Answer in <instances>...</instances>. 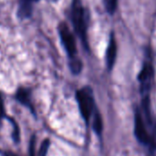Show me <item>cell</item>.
<instances>
[{"label": "cell", "mask_w": 156, "mask_h": 156, "mask_svg": "<svg viewBox=\"0 0 156 156\" xmlns=\"http://www.w3.org/2000/svg\"><path fill=\"white\" fill-rule=\"evenodd\" d=\"M4 112H5V111H4V103H3L2 96L0 94V118L2 116H4Z\"/></svg>", "instance_id": "14"}, {"label": "cell", "mask_w": 156, "mask_h": 156, "mask_svg": "<svg viewBox=\"0 0 156 156\" xmlns=\"http://www.w3.org/2000/svg\"><path fill=\"white\" fill-rule=\"evenodd\" d=\"M104 3H105V6H106L107 11L110 14H113L117 8L118 0H104Z\"/></svg>", "instance_id": "11"}, {"label": "cell", "mask_w": 156, "mask_h": 156, "mask_svg": "<svg viewBox=\"0 0 156 156\" xmlns=\"http://www.w3.org/2000/svg\"><path fill=\"white\" fill-rule=\"evenodd\" d=\"M102 127H103L102 119H101L100 113L96 112L95 116H94V119H93V129L98 134H100L101 133V131H102Z\"/></svg>", "instance_id": "10"}, {"label": "cell", "mask_w": 156, "mask_h": 156, "mask_svg": "<svg viewBox=\"0 0 156 156\" xmlns=\"http://www.w3.org/2000/svg\"><path fill=\"white\" fill-rule=\"evenodd\" d=\"M58 33L62 41V44L69 54L70 58H77V47H76V41L74 38L73 34L71 33L70 29L69 28L68 25L64 22L60 23L58 26Z\"/></svg>", "instance_id": "3"}, {"label": "cell", "mask_w": 156, "mask_h": 156, "mask_svg": "<svg viewBox=\"0 0 156 156\" xmlns=\"http://www.w3.org/2000/svg\"><path fill=\"white\" fill-rule=\"evenodd\" d=\"M48 147H49V141L47 139V140H45V141L42 143V144H41V146H40L39 150H38L37 156H46L47 155V153H48Z\"/></svg>", "instance_id": "12"}, {"label": "cell", "mask_w": 156, "mask_h": 156, "mask_svg": "<svg viewBox=\"0 0 156 156\" xmlns=\"http://www.w3.org/2000/svg\"><path fill=\"white\" fill-rule=\"evenodd\" d=\"M134 132H135V135L137 137V139L143 143V144H151L152 140H151V135L148 134V132L146 130L142 113L137 111L135 113V119H134Z\"/></svg>", "instance_id": "5"}, {"label": "cell", "mask_w": 156, "mask_h": 156, "mask_svg": "<svg viewBox=\"0 0 156 156\" xmlns=\"http://www.w3.org/2000/svg\"><path fill=\"white\" fill-rule=\"evenodd\" d=\"M16 99L25 105H29V96L27 90L24 89H19L16 93Z\"/></svg>", "instance_id": "9"}, {"label": "cell", "mask_w": 156, "mask_h": 156, "mask_svg": "<svg viewBox=\"0 0 156 156\" xmlns=\"http://www.w3.org/2000/svg\"><path fill=\"white\" fill-rule=\"evenodd\" d=\"M77 101L82 117L86 121H89L94 107V101L91 90L89 88L80 90L77 92Z\"/></svg>", "instance_id": "2"}, {"label": "cell", "mask_w": 156, "mask_h": 156, "mask_svg": "<svg viewBox=\"0 0 156 156\" xmlns=\"http://www.w3.org/2000/svg\"><path fill=\"white\" fill-rule=\"evenodd\" d=\"M69 67H70L71 71L74 74H79L81 71V69H82V63H81V61L78 58H70Z\"/></svg>", "instance_id": "8"}, {"label": "cell", "mask_w": 156, "mask_h": 156, "mask_svg": "<svg viewBox=\"0 0 156 156\" xmlns=\"http://www.w3.org/2000/svg\"><path fill=\"white\" fill-rule=\"evenodd\" d=\"M36 141H35V137L33 136L31 138L30 141V144H29V154L30 156H36Z\"/></svg>", "instance_id": "13"}, {"label": "cell", "mask_w": 156, "mask_h": 156, "mask_svg": "<svg viewBox=\"0 0 156 156\" xmlns=\"http://www.w3.org/2000/svg\"><path fill=\"white\" fill-rule=\"evenodd\" d=\"M116 55H117V44L113 34H112L106 52V64L110 70L114 66L116 60Z\"/></svg>", "instance_id": "6"}, {"label": "cell", "mask_w": 156, "mask_h": 156, "mask_svg": "<svg viewBox=\"0 0 156 156\" xmlns=\"http://www.w3.org/2000/svg\"><path fill=\"white\" fill-rule=\"evenodd\" d=\"M4 156H19V155H17V154H14V153H11V152H5V153L4 154Z\"/></svg>", "instance_id": "15"}, {"label": "cell", "mask_w": 156, "mask_h": 156, "mask_svg": "<svg viewBox=\"0 0 156 156\" xmlns=\"http://www.w3.org/2000/svg\"><path fill=\"white\" fill-rule=\"evenodd\" d=\"M153 77H154V69L151 63H145L139 75V80L141 82V93L143 96L149 95Z\"/></svg>", "instance_id": "4"}, {"label": "cell", "mask_w": 156, "mask_h": 156, "mask_svg": "<svg viewBox=\"0 0 156 156\" xmlns=\"http://www.w3.org/2000/svg\"><path fill=\"white\" fill-rule=\"evenodd\" d=\"M71 18L75 31L87 46V26L85 20V11L80 0H74L71 9Z\"/></svg>", "instance_id": "1"}, {"label": "cell", "mask_w": 156, "mask_h": 156, "mask_svg": "<svg viewBox=\"0 0 156 156\" xmlns=\"http://www.w3.org/2000/svg\"><path fill=\"white\" fill-rule=\"evenodd\" d=\"M38 0H21L20 1V11L22 16H28L31 13L32 3Z\"/></svg>", "instance_id": "7"}]
</instances>
